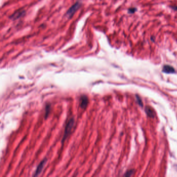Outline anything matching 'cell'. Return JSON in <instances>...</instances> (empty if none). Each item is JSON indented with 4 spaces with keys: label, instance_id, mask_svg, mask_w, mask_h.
<instances>
[{
    "label": "cell",
    "instance_id": "277c9868",
    "mask_svg": "<svg viewBox=\"0 0 177 177\" xmlns=\"http://www.w3.org/2000/svg\"><path fill=\"white\" fill-rule=\"evenodd\" d=\"M88 103V99L86 96H82L80 99V107L82 109H85Z\"/></svg>",
    "mask_w": 177,
    "mask_h": 177
},
{
    "label": "cell",
    "instance_id": "3957f363",
    "mask_svg": "<svg viewBox=\"0 0 177 177\" xmlns=\"http://www.w3.org/2000/svg\"><path fill=\"white\" fill-rule=\"evenodd\" d=\"M46 159H43V160L39 164V165L37 166V169H36V171H35V173H34V176H39V175H40L41 173L42 170H43V169L44 168L45 164L46 163Z\"/></svg>",
    "mask_w": 177,
    "mask_h": 177
},
{
    "label": "cell",
    "instance_id": "8992f818",
    "mask_svg": "<svg viewBox=\"0 0 177 177\" xmlns=\"http://www.w3.org/2000/svg\"><path fill=\"white\" fill-rule=\"evenodd\" d=\"M24 12L22 11H18V12L15 13V14L12 15V16L11 17V18L12 19H16L19 18V17H20L21 16L22 14H23Z\"/></svg>",
    "mask_w": 177,
    "mask_h": 177
},
{
    "label": "cell",
    "instance_id": "52a82bcc",
    "mask_svg": "<svg viewBox=\"0 0 177 177\" xmlns=\"http://www.w3.org/2000/svg\"><path fill=\"white\" fill-rule=\"evenodd\" d=\"M145 112L147 113V114L148 115V116H149L150 117H154V112L150 107H146L145 108Z\"/></svg>",
    "mask_w": 177,
    "mask_h": 177
},
{
    "label": "cell",
    "instance_id": "30bf717a",
    "mask_svg": "<svg viewBox=\"0 0 177 177\" xmlns=\"http://www.w3.org/2000/svg\"><path fill=\"white\" fill-rule=\"evenodd\" d=\"M133 170H130V171H129L128 172L126 173V174L125 175V176H131V175L133 174Z\"/></svg>",
    "mask_w": 177,
    "mask_h": 177
},
{
    "label": "cell",
    "instance_id": "ba28073f",
    "mask_svg": "<svg viewBox=\"0 0 177 177\" xmlns=\"http://www.w3.org/2000/svg\"><path fill=\"white\" fill-rule=\"evenodd\" d=\"M50 105H47L46 107V113H45V117L46 118L48 116V115L49 114V111H50Z\"/></svg>",
    "mask_w": 177,
    "mask_h": 177
},
{
    "label": "cell",
    "instance_id": "9c48e42d",
    "mask_svg": "<svg viewBox=\"0 0 177 177\" xmlns=\"http://www.w3.org/2000/svg\"><path fill=\"white\" fill-rule=\"evenodd\" d=\"M136 11H137V8H129V9H128V13L129 14H133Z\"/></svg>",
    "mask_w": 177,
    "mask_h": 177
},
{
    "label": "cell",
    "instance_id": "5b68a950",
    "mask_svg": "<svg viewBox=\"0 0 177 177\" xmlns=\"http://www.w3.org/2000/svg\"><path fill=\"white\" fill-rule=\"evenodd\" d=\"M163 71L167 73H173L175 72V70L174 68L172 67L171 66L166 65L164 66Z\"/></svg>",
    "mask_w": 177,
    "mask_h": 177
},
{
    "label": "cell",
    "instance_id": "6da1fadb",
    "mask_svg": "<svg viewBox=\"0 0 177 177\" xmlns=\"http://www.w3.org/2000/svg\"><path fill=\"white\" fill-rule=\"evenodd\" d=\"M74 119L72 118V119H70L67 124V125L65 126V130L64 135H63V141H62L63 142H64V141L66 139V138L68 137L70 135L71 131L72 130L73 126L74 125Z\"/></svg>",
    "mask_w": 177,
    "mask_h": 177
},
{
    "label": "cell",
    "instance_id": "7a4b0ae2",
    "mask_svg": "<svg viewBox=\"0 0 177 177\" xmlns=\"http://www.w3.org/2000/svg\"><path fill=\"white\" fill-rule=\"evenodd\" d=\"M80 6H81V4L79 2L76 3L75 4L73 5L68 10V12L67 13V17L71 18V17L77 11V9L79 8Z\"/></svg>",
    "mask_w": 177,
    "mask_h": 177
}]
</instances>
